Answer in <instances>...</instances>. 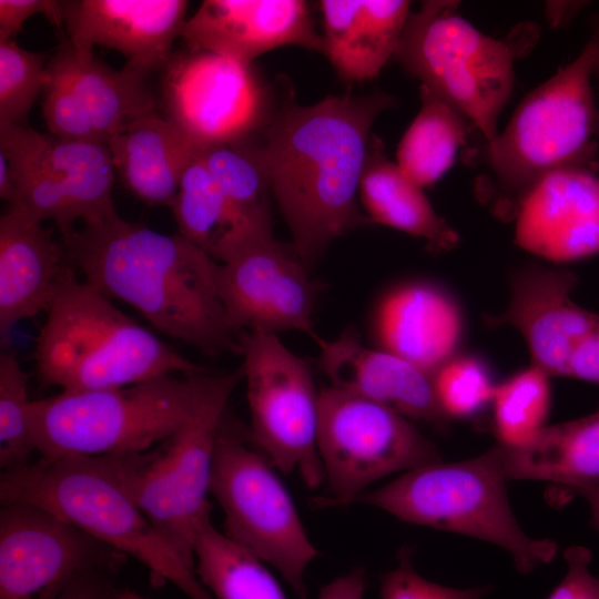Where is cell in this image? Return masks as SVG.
<instances>
[{"mask_svg":"<svg viewBox=\"0 0 599 599\" xmlns=\"http://www.w3.org/2000/svg\"><path fill=\"white\" fill-rule=\"evenodd\" d=\"M395 103L383 91L328 95L309 105L288 94L260 132L274 202L308 270L335 240L372 224L357 197L361 176L370 129Z\"/></svg>","mask_w":599,"mask_h":599,"instance_id":"cell-1","label":"cell"},{"mask_svg":"<svg viewBox=\"0 0 599 599\" xmlns=\"http://www.w3.org/2000/svg\"><path fill=\"white\" fill-rule=\"evenodd\" d=\"M84 281L134 308L158 332L209 355H241L219 286L220 263L191 241L118 213L61 236Z\"/></svg>","mask_w":599,"mask_h":599,"instance_id":"cell-2","label":"cell"},{"mask_svg":"<svg viewBox=\"0 0 599 599\" xmlns=\"http://www.w3.org/2000/svg\"><path fill=\"white\" fill-rule=\"evenodd\" d=\"M597 48L589 39L569 64L529 92L507 126L483 146L466 151L477 164L474 192L504 222L515 220L546 175L570 165L598 167V104L592 91Z\"/></svg>","mask_w":599,"mask_h":599,"instance_id":"cell-3","label":"cell"},{"mask_svg":"<svg viewBox=\"0 0 599 599\" xmlns=\"http://www.w3.org/2000/svg\"><path fill=\"white\" fill-rule=\"evenodd\" d=\"M45 313L33 352L44 386L98 390L206 372L79 280L71 263Z\"/></svg>","mask_w":599,"mask_h":599,"instance_id":"cell-4","label":"cell"},{"mask_svg":"<svg viewBox=\"0 0 599 599\" xmlns=\"http://www.w3.org/2000/svg\"><path fill=\"white\" fill-rule=\"evenodd\" d=\"M1 502L41 507L141 562L190 599H215L130 496L106 457H41L2 470Z\"/></svg>","mask_w":599,"mask_h":599,"instance_id":"cell-5","label":"cell"},{"mask_svg":"<svg viewBox=\"0 0 599 599\" xmlns=\"http://www.w3.org/2000/svg\"><path fill=\"white\" fill-rule=\"evenodd\" d=\"M211 375L172 374L109 389L33 400L41 457H110L151 450L191 414Z\"/></svg>","mask_w":599,"mask_h":599,"instance_id":"cell-6","label":"cell"},{"mask_svg":"<svg viewBox=\"0 0 599 599\" xmlns=\"http://www.w3.org/2000/svg\"><path fill=\"white\" fill-rule=\"evenodd\" d=\"M242 379V366L211 375L197 404L170 438L153 450L106 457L135 504L194 569L196 529L211 511L206 496L216 438L229 399Z\"/></svg>","mask_w":599,"mask_h":599,"instance_id":"cell-7","label":"cell"},{"mask_svg":"<svg viewBox=\"0 0 599 599\" xmlns=\"http://www.w3.org/2000/svg\"><path fill=\"white\" fill-rule=\"evenodd\" d=\"M505 481L478 456L434 463L368 489L351 505H368L415 525L457 532L501 547L516 569L529 573L556 557L550 539H535L519 527Z\"/></svg>","mask_w":599,"mask_h":599,"instance_id":"cell-8","label":"cell"},{"mask_svg":"<svg viewBox=\"0 0 599 599\" xmlns=\"http://www.w3.org/2000/svg\"><path fill=\"white\" fill-rule=\"evenodd\" d=\"M458 6L425 1L410 11L393 58L489 142L515 87L516 51L476 29L457 13Z\"/></svg>","mask_w":599,"mask_h":599,"instance_id":"cell-9","label":"cell"},{"mask_svg":"<svg viewBox=\"0 0 599 599\" xmlns=\"http://www.w3.org/2000/svg\"><path fill=\"white\" fill-rule=\"evenodd\" d=\"M226 423L225 414L210 485V494L224 515V534L274 567L305 599V572L317 549L272 461Z\"/></svg>","mask_w":599,"mask_h":599,"instance_id":"cell-10","label":"cell"},{"mask_svg":"<svg viewBox=\"0 0 599 599\" xmlns=\"http://www.w3.org/2000/svg\"><path fill=\"white\" fill-rule=\"evenodd\" d=\"M317 449L328 489L319 507L351 505L385 477L441 461L413 420L332 386L319 394Z\"/></svg>","mask_w":599,"mask_h":599,"instance_id":"cell-11","label":"cell"},{"mask_svg":"<svg viewBox=\"0 0 599 599\" xmlns=\"http://www.w3.org/2000/svg\"><path fill=\"white\" fill-rule=\"evenodd\" d=\"M237 341L252 439L281 471L297 473L307 487H319L324 483L317 449L321 390L308 363L274 333L247 329Z\"/></svg>","mask_w":599,"mask_h":599,"instance_id":"cell-12","label":"cell"},{"mask_svg":"<svg viewBox=\"0 0 599 599\" xmlns=\"http://www.w3.org/2000/svg\"><path fill=\"white\" fill-rule=\"evenodd\" d=\"M0 153L10 166L17 199L8 205L52 221L61 236L78 223L116 213L114 166L105 145L72 141L28 125L0 124Z\"/></svg>","mask_w":599,"mask_h":599,"instance_id":"cell-13","label":"cell"},{"mask_svg":"<svg viewBox=\"0 0 599 599\" xmlns=\"http://www.w3.org/2000/svg\"><path fill=\"white\" fill-rule=\"evenodd\" d=\"M162 71L164 118L199 149L258 134L270 120L272 94L252 63L187 50Z\"/></svg>","mask_w":599,"mask_h":599,"instance_id":"cell-14","label":"cell"},{"mask_svg":"<svg viewBox=\"0 0 599 599\" xmlns=\"http://www.w3.org/2000/svg\"><path fill=\"white\" fill-rule=\"evenodd\" d=\"M149 72L126 62L115 70L63 41L47 63L42 113L58 138L105 145L156 111Z\"/></svg>","mask_w":599,"mask_h":599,"instance_id":"cell-15","label":"cell"},{"mask_svg":"<svg viewBox=\"0 0 599 599\" xmlns=\"http://www.w3.org/2000/svg\"><path fill=\"white\" fill-rule=\"evenodd\" d=\"M125 557L41 507L1 502L0 599H58L88 572L119 571Z\"/></svg>","mask_w":599,"mask_h":599,"instance_id":"cell-16","label":"cell"},{"mask_svg":"<svg viewBox=\"0 0 599 599\" xmlns=\"http://www.w3.org/2000/svg\"><path fill=\"white\" fill-rule=\"evenodd\" d=\"M292 245L275 237L253 243L219 268V286L230 328L277 334L301 331L312 338L318 284Z\"/></svg>","mask_w":599,"mask_h":599,"instance_id":"cell-17","label":"cell"},{"mask_svg":"<svg viewBox=\"0 0 599 599\" xmlns=\"http://www.w3.org/2000/svg\"><path fill=\"white\" fill-rule=\"evenodd\" d=\"M577 284L578 276L567 270L521 267L511 274L506 311L485 316V323L512 326L527 343L531 365L549 377L566 376L572 351L599 321V314L572 301Z\"/></svg>","mask_w":599,"mask_h":599,"instance_id":"cell-18","label":"cell"},{"mask_svg":"<svg viewBox=\"0 0 599 599\" xmlns=\"http://www.w3.org/2000/svg\"><path fill=\"white\" fill-rule=\"evenodd\" d=\"M180 37L191 51L245 63L285 45L323 53V37L302 0H205Z\"/></svg>","mask_w":599,"mask_h":599,"instance_id":"cell-19","label":"cell"},{"mask_svg":"<svg viewBox=\"0 0 599 599\" xmlns=\"http://www.w3.org/2000/svg\"><path fill=\"white\" fill-rule=\"evenodd\" d=\"M515 243L545 260L566 263L599 253V175L570 165L546 175L515 217Z\"/></svg>","mask_w":599,"mask_h":599,"instance_id":"cell-20","label":"cell"},{"mask_svg":"<svg viewBox=\"0 0 599 599\" xmlns=\"http://www.w3.org/2000/svg\"><path fill=\"white\" fill-rule=\"evenodd\" d=\"M187 7L185 0H63V20L78 51L102 45L150 73L173 55Z\"/></svg>","mask_w":599,"mask_h":599,"instance_id":"cell-21","label":"cell"},{"mask_svg":"<svg viewBox=\"0 0 599 599\" xmlns=\"http://www.w3.org/2000/svg\"><path fill=\"white\" fill-rule=\"evenodd\" d=\"M317 364L331 386L383 405L410 420L444 428L449 418L441 410L432 376L409 362L380 348L364 345L354 327L336 338L315 335Z\"/></svg>","mask_w":599,"mask_h":599,"instance_id":"cell-22","label":"cell"},{"mask_svg":"<svg viewBox=\"0 0 599 599\" xmlns=\"http://www.w3.org/2000/svg\"><path fill=\"white\" fill-rule=\"evenodd\" d=\"M464 327L457 298L429 280H410L392 286L382 294L373 314L378 348L430 376L458 354Z\"/></svg>","mask_w":599,"mask_h":599,"instance_id":"cell-23","label":"cell"},{"mask_svg":"<svg viewBox=\"0 0 599 599\" xmlns=\"http://www.w3.org/2000/svg\"><path fill=\"white\" fill-rule=\"evenodd\" d=\"M70 265L53 230L18 209L0 217V333L2 342L27 318L47 312Z\"/></svg>","mask_w":599,"mask_h":599,"instance_id":"cell-24","label":"cell"},{"mask_svg":"<svg viewBox=\"0 0 599 599\" xmlns=\"http://www.w3.org/2000/svg\"><path fill=\"white\" fill-rule=\"evenodd\" d=\"M323 53L347 82L377 77L398 47L410 2L323 0Z\"/></svg>","mask_w":599,"mask_h":599,"instance_id":"cell-25","label":"cell"},{"mask_svg":"<svg viewBox=\"0 0 599 599\" xmlns=\"http://www.w3.org/2000/svg\"><path fill=\"white\" fill-rule=\"evenodd\" d=\"M506 483L546 480L560 487L599 485V412L544 426L518 445L499 444L480 455Z\"/></svg>","mask_w":599,"mask_h":599,"instance_id":"cell-26","label":"cell"},{"mask_svg":"<svg viewBox=\"0 0 599 599\" xmlns=\"http://www.w3.org/2000/svg\"><path fill=\"white\" fill-rule=\"evenodd\" d=\"M106 148L114 171L135 199L171 207L182 175L199 148L156 111L113 136Z\"/></svg>","mask_w":599,"mask_h":599,"instance_id":"cell-27","label":"cell"},{"mask_svg":"<svg viewBox=\"0 0 599 599\" xmlns=\"http://www.w3.org/2000/svg\"><path fill=\"white\" fill-rule=\"evenodd\" d=\"M359 199L372 224L386 225L425 241L433 254L453 250L457 232L438 215L423 189L410 181L372 134L359 183Z\"/></svg>","mask_w":599,"mask_h":599,"instance_id":"cell-28","label":"cell"},{"mask_svg":"<svg viewBox=\"0 0 599 599\" xmlns=\"http://www.w3.org/2000/svg\"><path fill=\"white\" fill-rule=\"evenodd\" d=\"M170 209L179 233L219 263L253 243L274 237L234 207L209 173L199 151L187 164Z\"/></svg>","mask_w":599,"mask_h":599,"instance_id":"cell-29","label":"cell"},{"mask_svg":"<svg viewBox=\"0 0 599 599\" xmlns=\"http://www.w3.org/2000/svg\"><path fill=\"white\" fill-rule=\"evenodd\" d=\"M422 106L396 152V163L422 189L436 183L453 165L476 129L454 108L420 84Z\"/></svg>","mask_w":599,"mask_h":599,"instance_id":"cell-30","label":"cell"},{"mask_svg":"<svg viewBox=\"0 0 599 599\" xmlns=\"http://www.w3.org/2000/svg\"><path fill=\"white\" fill-rule=\"evenodd\" d=\"M195 572L215 599H286L265 562L219 531L206 512L194 540Z\"/></svg>","mask_w":599,"mask_h":599,"instance_id":"cell-31","label":"cell"},{"mask_svg":"<svg viewBox=\"0 0 599 599\" xmlns=\"http://www.w3.org/2000/svg\"><path fill=\"white\" fill-rule=\"evenodd\" d=\"M258 134L201 148L199 154L234 207L258 230L274 235V197L262 158L261 142L256 139Z\"/></svg>","mask_w":599,"mask_h":599,"instance_id":"cell-32","label":"cell"},{"mask_svg":"<svg viewBox=\"0 0 599 599\" xmlns=\"http://www.w3.org/2000/svg\"><path fill=\"white\" fill-rule=\"evenodd\" d=\"M550 378L530 364L496 385L491 402L500 444H521L545 426L551 402Z\"/></svg>","mask_w":599,"mask_h":599,"instance_id":"cell-33","label":"cell"},{"mask_svg":"<svg viewBox=\"0 0 599 599\" xmlns=\"http://www.w3.org/2000/svg\"><path fill=\"white\" fill-rule=\"evenodd\" d=\"M29 374L12 352L0 354V467L13 469L30 463L37 450L33 400L28 394Z\"/></svg>","mask_w":599,"mask_h":599,"instance_id":"cell-34","label":"cell"},{"mask_svg":"<svg viewBox=\"0 0 599 599\" xmlns=\"http://www.w3.org/2000/svg\"><path fill=\"white\" fill-rule=\"evenodd\" d=\"M50 55L0 41V124L27 125L47 81Z\"/></svg>","mask_w":599,"mask_h":599,"instance_id":"cell-35","label":"cell"},{"mask_svg":"<svg viewBox=\"0 0 599 599\" xmlns=\"http://www.w3.org/2000/svg\"><path fill=\"white\" fill-rule=\"evenodd\" d=\"M432 380L438 404L450 418L477 414L493 400L496 385L484 361L457 354L443 364Z\"/></svg>","mask_w":599,"mask_h":599,"instance_id":"cell-36","label":"cell"},{"mask_svg":"<svg viewBox=\"0 0 599 599\" xmlns=\"http://www.w3.org/2000/svg\"><path fill=\"white\" fill-rule=\"evenodd\" d=\"M487 587L456 589L423 578L413 567L410 554L403 550L397 567L380 581V599H481Z\"/></svg>","mask_w":599,"mask_h":599,"instance_id":"cell-37","label":"cell"},{"mask_svg":"<svg viewBox=\"0 0 599 599\" xmlns=\"http://www.w3.org/2000/svg\"><path fill=\"white\" fill-rule=\"evenodd\" d=\"M564 558L568 566L566 576L547 599H599V576L589 570L591 551L583 546H571Z\"/></svg>","mask_w":599,"mask_h":599,"instance_id":"cell-38","label":"cell"},{"mask_svg":"<svg viewBox=\"0 0 599 599\" xmlns=\"http://www.w3.org/2000/svg\"><path fill=\"white\" fill-rule=\"evenodd\" d=\"M35 14L44 16L53 26L61 28L63 1L57 0H0V41L13 40L23 23Z\"/></svg>","mask_w":599,"mask_h":599,"instance_id":"cell-39","label":"cell"},{"mask_svg":"<svg viewBox=\"0 0 599 599\" xmlns=\"http://www.w3.org/2000/svg\"><path fill=\"white\" fill-rule=\"evenodd\" d=\"M566 376L599 385V321L572 351Z\"/></svg>","mask_w":599,"mask_h":599,"instance_id":"cell-40","label":"cell"},{"mask_svg":"<svg viewBox=\"0 0 599 599\" xmlns=\"http://www.w3.org/2000/svg\"><path fill=\"white\" fill-rule=\"evenodd\" d=\"M115 570H95L74 580L58 599H114Z\"/></svg>","mask_w":599,"mask_h":599,"instance_id":"cell-41","label":"cell"},{"mask_svg":"<svg viewBox=\"0 0 599 599\" xmlns=\"http://www.w3.org/2000/svg\"><path fill=\"white\" fill-rule=\"evenodd\" d=\"M365 587L364 571L357 569L327 583L318 599H364Z\"/></svg>","mask_w":599,"mask_h":599,"instance_id":"cell-42","label":"cell"},{"mask_svg":"<svg viewBox=\"0 0 599 599\" xmlns=\"http://www.w3.org/2000/svg\"><path fill=\"white\" fill-rule=\"evenodd\" d=\"M583 6L585 2L551 1L546 6V16L554 26H560L570 21Z\"/></svg>","mask_w":599,"mask_h":599,"instance_id":"cell-43","label":"cell"},{"mask_svg":"<svg viewBox=\"0 0 599 599\" xmlns=\"http://www.w3.org/2000/svg\"><path fill=\"white\" fill-rule=\"evenodd\" d=\"M565 494L585 498L591 511L590 524L599 531V485L562 487Z\"/></svg>","mask_w":599,"mask_h":599,"instance_id":"cell-44","label":"cell"},{"mask_svg":"<svg viewBox=\"0 0 599 599\" xmlns=\"http://www.w3.org/2000/svg\"><path fill=\"white\" fill-rule=\"evenodd\" d=\"M0 196L8 202V205L14 203L17 199V187L6 156L0 153Z\"/></svg>","mask_w":599,"mask_h":599,"instance_id":"cell-45","label":"cell"},{"mask_svg":"<svg viewBox=\"0 0 599 599\" xmlns=\"http://www.w3.org/2000/svg\"><path fill=\"white\" fill-rule=\"evenodd\" d=\"M591 26V37L590 39L595 42L597 48V57L595 63L593 75H596L599 88V16H596L590 21ZM598 116H599V104H598Z\"/></svg>","mask_w":599,"mask_h":599,"instance_id":"cell-46","label":"cell"},{"mask_svg":"<svg viewBox=\"0 0 599 599\" xmlns=\"http://www.w3.org/2000/svg\"><path fill=\"white\" fill-rule=\"evenodd\" d=\"M114 599H146L136 592L125 590L115 595Z\"/></svg>","mask_w":599,"mask_h":599,"instance_id":"cell-47","label":"cell"}]
</instances>
